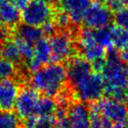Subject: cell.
Segmentation results:
<instances>
[{
	"label": "cell",
	"instance_id": "cell-1",
	"mask_svg": "<svg viewBox=\"0 0 128 128\" xmlns=\"http://www.w3.org/2000/svg\"><path fill=\"white\" fill-rule=\"evenodd\" d=\"M67 80L66 68L54 62L34 72L31 77V84L36 90L51 98L55 96L65 88Z\"/></svg>",
	"mask_w": 128,
	"mask_h": 128
},
{
	"label": "cell",
	"instance_id": "cell-2",
	"mask_svg": "<svg viewBox=\"0 0 128 128\" xmlns=\"http://www.w3.org/2000/svg\"><path fill=\"white\" fill-rule=\"evenodd\" d=\"M107 52L106 62L102 71V76L104 82V92L108 95L115 89L127 87L128 76L116 48H110L107 49Z\"/></svg>",
	"mask_w": 128,
	"mask_h": 128
},
{
	"label": "cell",
	"instance_id": "cell-3",
	"mask_svg": "<svg viewBox=\"0 0 128 128\" xmlns=\"http://www.w3.org/2000/svg\"><path fill=\"white\" fill-rule=\"evenodd\" d=\"M70 87L73 95L79 100L82 102L95 103L100 100L104 91V82L102 75L92 71Z\"/></svg>",
	"mask_w": 128,
	"mask_h": 128
},
{
	"label": "cell",
	"instance_id": "cell-4",
	"mask_svg": "<svg viewBox=\"0 0 128 128\" xmlns=\"http://www.w3.org/2000/svg\"><path fill=\"white\" fill-rule=\"evenodd\" d=\"M52 60L60 62L73 57L76 46L74 45V29L68 28L56 32L49 40Z\"/></svg>",
	"mask_w": 128,
	"mask_h": 128
},
{
	"label": "cell",
	"instance_id": "cell-5",
	"mask_svg": "<svg viewBox=\"0 0 128 128\" xmlns=\"http://www.w3.org/2000/svg\"><path fill=\"white\" fill-rule=\"evenodd\" d=\"M54 14L51 4L43 0H32L22 10L21 20L25 25L39 27L53 20Z\"/></svg>",
	"mask_w": 128,
	"mask_h": 128
},
{
	"label": "cell",
	"instance_id": "cell-6",
	"mask_svg": "<svg viewBox=\"0 0 128 128\" xmlns=\"http://www.w3.org/2000/svg\"><path fill=\"white\" fill-rule=\"evenodd\" d=\"M112 10L99 0L91 2L84 13L82 22L86 27L92 30L108 26L112 20Z\"/></svg>",
	"mask_w": 128,
	"mask_h": 128
},
{
	"label": "cell",
	"instance_id": "cell-7",
	"mask_svg": "<svg viewBox=\"0 0 128 128\" xmlns=\"http://www.w3.org/2000/svg\"><path fill=\"white\" fill-rule=\"evenodd\" d=\"M99 112L104 117L112 123L126 124L128 121L127 104L112 98H103L96 103Z\"/></svg>",
	"mask_w": 128,
	"mask_h": 128
},
{
	"label": "cell",
	"instance_id": "cell-8",
	"mask_svg": "<svg viewBox=\"0 0 128 128\" xmlns=\"http://www.w3.org/2000/svg\"><path fill=\"white\" fill-rule=\"evenodd\" d=\"M40 96L34 88L26 87L18 93L15 104L17 113L20 118L26 119L31 117H36L35 112Z\"/></svg>",
	"mask_w": 128,
	"mask_h": 128
},
{
	"label": "cell",
	"instance_id": "cell-9",
	"mask_svg": "<svg viewBox=\"0 0 128 128\" xmlns=\"http://www.w3.org/2000/svg\"><path fill=\"white\" fill-rule=\"evenodd\" d=\"M34 48V57L26 62V68L31 72H35L52 60L51 46L48 40L41 38L35 42Z\"/></svg>",
	"mask_w": 128,
	"mask_h": 128
},
{
	"label": "cell",
	"instance_id": "cell-10",
	"mask_svg": "<svg viewBox=\"0 0 128 128\" xmlns=\"http://www.w3.org/2000/svg\"><path fill=\"white\" fill-rule=\"evenodd\" d=\"M68 128H90V110L81 102L74 103L68 107Z\"/></svg>",
	"mask_w": 128,
	"mask_h": 128
},
{
	"label": "cell",
	"instance_id": "cell-11",
	"mask_svg": "<svg viewBox=\"0 0 128 128\" xmlns=\"http://www.w3.org/2000/svg\"><path fill=\"white\" fill-rule=\"evenodd\" d=\"M18 93L17 81L3 79L0 82V109L3 112H11L15 107Z\"/></svg>",
	"mask_w": 128,
	"mask_h": 128
},
{
	"label": "cell",
	"instance_id": "cell-12",
	"mask_svg": "<svg viewBox=\"0 0 128 128\" xmlns=\"http://www.w3.org/2000/svg\"><path fill=\"white\" fill-rule=\"evenodd\" d=\"M66 70L68 81L70 86L93 71L91 63H90L89 60L84 59V57L80 56L71 57L68 60Z\"/></svg>",
	"mask_w": 128,
	"mask_h": 128
},
{
	"label": "cell",
	"instance_id": "cell-13",
	"mask_svg": "<svg viewBox=\"0 0 128 128\" xmlns=\"http://www.w3.org/2000/svg\"><path fill=\"white\" fill-rule=\"evenodd\" d=\"M59 7L70 16L71 22L79 24L82 21L86 10L92 0H58Z\"/></svg>",
	"mask_w": 128,
	"mask_h": 128
},
{
	"label": "cell",
	"instance_id": "cell-14",
	"mask_svg": "<svg viewBox=\"0 0 128 128\" xmlns=\"http://www.w3.org/2000/svg\"><path fill=\"white\" fill-rule=\"evenodd\" d=\"M20 20V10L11 2L0 6V21L7 27L16 28Z\"/></svg>",
	"mask_w": 128,
	"mask_h": 128
},
{
	"label": "cell",
	"instance_id": "cell-15",
	"mask_svg": "<svg viewBox=\"0 0 128 128\" xmlns=\"http://www.w3.org/2000/svg\"><path fill=\"white\" fill-rule=\"evenodd\" d=\"M105 49L106 48L104 46L100 45L96 41L78 48V50L82 52L84 59L91 62L99 60V59H104L106 56V50Z\"/></svg>",
	"mask_w": 128,
	"mask_h": 128
},
{
	"label": "cell",
	"instance_id": "cell-16",
	"mask_svg": "<svg viewBox=\"0 0 128 128\" xmlns=\"http://www.w3.org/2000/svg\"><path fill=\"white\" fill-rule=\"evenodd\" d=\"M43 32L41 28L28 25H22L16 27V36L21 38L27 42L34 44L41 39Z\"/></svg>",
	"mask_w": 128,
	"mask_h": 128
},
{
	"label": "cell",
	"instance_id": "cell-17",
	"mask_svg": "<svg viewBox=\"0 0 128 128\" xmlns=\"http://www.w3.org/2000/svg\"><path fill=\"white\" fill-rule=\"evenodd\" d=\"M90 128H110L112 122L104 117L99 112L98 104L92 103L90 106Z\"/></svg>",
	"mask_w": 128,
	"mask_h": 128
},
{
	"label": "cell",
	"instance_id": "cell-18",
	"mask_svg": "<svg viewBox=\"0 0 128 128\" xmlns=\"http://www.w3.org/2000/svg\"><path fill=\"white\" fill-rule=\"evenodd\" d=\"M0 57L11 60L14 63L20 62L22 59L16 43L14 40H7L0 48Z\"/></svg>",
	"mask_w": 128,
	"mask_h": 128
},
{
	"label": "cell",
	"instance_id": "cell-19",
	"mask_svg": "<svg viewBox=\"0 0 128 128\" xmlns=\"http://www.w3.org/2000/svg\"><path fill=\"white\" fill-rule=\"evenodd\" d=\"M56 110V104L50 96L40 98L36 107L35 116L36 117H49L54 115Z\"/></svg>",
	"mask_w": 128,
	"mask_h": 128
},
{
	"label": "cell",
	"instance_id": "cell-20",
	"mask_svg": "<svg viewBox=\"0 0 128 128\" xmlns=\"http://www.w3.org/2000/svg\"><path fill=\"white\" fill-rule=\"evenodd\" d=\"M110 30L114 48L122 50L128 46V30L121 28L118 26H110Z\"/></svg>",
	"mask_w": 128,
	"mask_h": 128
},
{
	"label": "cell",
	"instance_id": "cell-21",
	"mask_svg": "<svg viewBox=\"0 0 128 128\" xmlns=\"http://www.w3.org/2000/svg\"><path fill=\"white\" fill-rule=\"evenodd\" d=\"M56 122L54 115L49 117H31L26 119V128H54Z\"/></svg>",
	"mask_w": 128,
	"mask_h": 128
},
{
	"label": "cell",
	"instance_id": "cell-22",
	"mask_svg": "<svg viewBox=\"0 0 128 128\" xmlns=\"http://www.w3.org/2000/svg\"><path fill=\"white\" fill-rule=\"evenodd\" d=\"M94 34L96 42L99 43L103 46H104L106 49L114 48L113 44H112L110 26H108L103 27V28L96 29V30L94 31Z\"/></svg>",
	"mask_w": 128,
	"mask_h": 128
},
{
	"label": "cell",
	"instance_id": "cell-23",
	"mask_svg": "<svg viewBox=\"0 0 128 128\" xmlns=\"http://www.w3.org/2000/svg\"><path fill=\"white\" fill-rule=\"evenodd\" d=\"M13 40L16 43L22 58L25 59L26 62H28L34 57V48L32 46V44L24 40H22L21 38L18 37V36H15Z\"/></svg>",
	"mask_w": 128,
	"mask_h": 128
},
{
	"label": "cell",
	"instance_id": "cell-24",
	"mask_svg": "<svg viewBox=\"0 0 128 128\" xmlns=\"http://www.w3.org/2000/svg\"><path fill=\"white\" fill-rule=\"evenodd\" d=\"M20 121L15 113L4 112L0 113V128H18Z\"/></svg>",
	"mask_w": 128,
	"mask_h": 128
},
{
	"label": "cell",
	"instance_id": "cell-25",
	"mask_svg": "<svg viewBox=\"0 0 128 128\" xmlns=\"http://www.w3.org/2000/svg\"><path fill=\"white\" fill-rule=\"evenodd\" d=\"M16 74L15 63L9 60L0 57V78L7 79Z\"/></svg>",
	"mask_w": 128,
	"mask_h": 128
},
{
	"label": "cell",
	"instance_id": "cell-26",
	"mask_svg": "<svg viewBox=\"0 0 128 128\" xmlns=\"http://www.w3.org/2000/svg\"><path fill=\"white\" fill-rule=\"evenodd\" d=\"M54 23L56 26L57 29H60V30H66L68 29L71 23V20H70V16L67 14L65 12L59 10L54 14Z\"/></svg>",
	"mask_w": 128,
	"mask_h": 128
},
{
	"label": "cell",
	"instance_id": "cell-27",
	"mask_svg": "<svg viewBox=\"0 0 128 128\" xmlns=\"http://www.w3.org/2000/svg\"><path fill=\"white\" fill-rule=\"evenodd\" d=\"M114 20L116 26L128 30V7L124 6L120 10L116 12Z\"/></svg>",
	"mask_w": 128,
	"mask_h": 128
},
{
	"label": "cell",
	"instance_id": "cell-28",
	"mask_svg": "<svg viewBox=\"0 0 128 128\" xmlns=\"http://www.w3.org/2000/svg\"><path fill=\"white\" fill-rule=\"evenodd\" d=\"M41 30L43 32V34H46L48 36H52L56 32L57 27L54 25L53 20H50V21L46 22V24L42 26L41 27Z\"/></svg>",
	"mask_w": 128,
	"mask_h": 128
},
{
	"label": "cell",
	"instance_id": "cell-29",
	"mask_svg": "<svg viewBox=\"0 0 128 128\" xmlns=\"http://www.w3.org/2000/svg\"><path fill=\"white\" fill-rule=\"evenodd\" d=\"M29 0H12V4L18 10H24L28 4Z\"/></svg>",
	"mask_w": 128,
	"mask_h": 128
},
{
	"label": "cell",
	"instance_id": "cell-30",
	"mask_svg": "<svg viewBox=\"0 0 128 128\" xmlns=\"http://www.w3.org/2000/svg\"><path fill=\"white\" fill-rule=\"evenodd\" d=\"M119 57H120L122 62H124L128 64V46H126V48L121 50V53H120V54H119Z\"/></svg>",
	"mask_w": 128,
	"mask_h": 128
},
{
	"label": "cell",
	"instance_id": "cell-31",
	"mask_svg": "<svg viewBox=\"0 0 128 128\" xmlns=\"http://www.w3.org/2000/svg\"><path fill=\"white\" fill-rule=\"evenodd\" d=\"M110 128H128V126L126 124H121V123H115L114 124H112V126Z\"/></svg>",
	"mask_w": 128,
	"mask_h": 128
},
{
	"label": "cell",
	"instance_id": "cell-32",
	"mask_svg": "<svg viewBox=\"0 0 128 128\" xmlns=\"http://www.w3.org/2000/svg\"><path fill=\"white\" fill-rule=\"evenodd\" d=\"M11 1H12V0H0V6H3V4H6V3L11 2Z\"/></svg>",
	"mask_w": 128,
	"mask_h": 128
},
{
	"label": "cell",
	"instance_id": "cell-33",
	"mask_svg": "<svg viewBox=\"0 0 128 128\" xmlns=\"http://www.w3.org/2000/svg\"><path fill=\"white\" fill-rule=\"evenodd\" d=\"M54 128H65V127H63V126H60V124H56V126H54Z\"/></svg>",
	"mask_w": 128,
	"mask_h": 128
},
{
	"label": "cell",
	"instance_id": "cell-34",
	"mask_svg": "<svg viewBox=\"0 0 128 128\" xmlns=\"http://www.w3.org/2000/svg\"><path fill=\"white\" fill-rule=\"evenodd\" d=\"M43 1H45V2H46V3H48V4H51V3L53 2L54 0H43Z\"/></svg>",
	"mask_w": 128,
	"mask_h": 128
},
{
	"label": "cell",
	"instance_id": "cell-35",
	"mask_svg": "<svg viewBox=\"0 0 128 128\" xmlns=\"http://www.w3.org/2000/svg\"><path fill=\"white\" fill-rule=\"evenodd\" d=\"M101 1H104V2H105V3H110V2H112V1H113V0H101Z\"/></svg>",
	"mask_w": 128,
	"mask_h": 128
},
{
	"label": "cell",
	"instance_id": "cell-36",
	"mask_svg": "<svg viewBox=\"0 0 128 128\" xmlns=\"http://www.w3.org/2000/svg\"><path fill=\"white\" fill-rule=\"evenodd\" d=\"M124 70H126V75H127V76H128V64H127V66H126V68H124Z\"/></svg>",
	"mask_w": 128,
	"mask_h": 128
},
{
	"label": "cell",
	"instance_id": "cell-37",
	"mask_svg": "<svg viewBox=\"0 0 128 128\" xmlns=\"http://www.w3.org/2000/svg\"><path fill=\"white\" fill-rule=\"evenodd\" d=\"M126 126H128V121H127V123H126Z\"/></svg>",
	"mask_w": 128,
	"mask_h": 128
}]
</instances>
